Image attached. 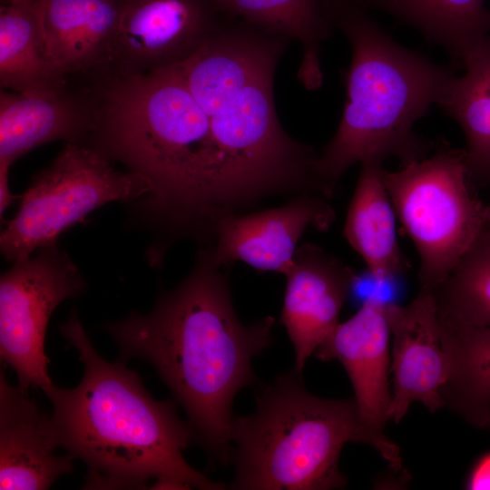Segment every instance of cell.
<instances>
[{"instance_id":"8fae6325","label":"cell","mask_w":490,"mask_h":490,"mask_svg":"<svg viewBox=\"0 0 490 490\" xmlns=\"http://www.w3.org/2000/svg\"><path fill=\"white\" fill-rule=\"evenodd\" d=\"M98 115L94 80L69 77L56 88L0 93V164L11 167L43 144L64 141L85 145Z\"/></svg>"},{"instance_id":"7a4b0ae2","label":"cell","mask_w":490,"mask_h":490,"mask_svg":"<svg viewBox=\"0 0 490 490\" xmlns=\"http://www.w3.org/2000/svg\"><path fill=\"white\" fill-rule=\"evenodd\" d=\"M227 266L213 245L200 246L188 276L162 290L148 314L105 325L120 360L149 362L184 409L193 438L222 464L230 462L232 402L256 377L252 358L273 341L271 316L243 325L230 295Z\"/></svg>"},{"instance_id":"5bb4252c","label":"cell","mask_w":490,"mask_h":490,"mask_svg":"<svg viewBox=\"0 0 490 490\" xmlns=\"http://www.w3.org/2000/svg\"><path fill=\"white\" fill-rule=\"evenodd\" d=\"M386 315L393 338L394 386L388 420L398 423L416 401L436 412L445 406L440 392L447 366L433 293L419 290L407 306L387 304Z\"/></svg>"},{"instance_id":"cb8c5ba5","label":"cell","mask_w":490,"mask_h":490,"mask_svg":"<svg viewBox=\"0 0 490 490\" xmlns=\"http://www.w3.org/2000/svg\"><path fill=\"white\" fill-rule=\"evenodd\" d=\"M469 489H490V454L475 467L468 481Z\"/></svg>"},{"instance_id":"603a6c76","label":"cell","mask_w":490,"mask_h":490,"mask_svg":"<svg viewBox=\"0 0 490 490\" xmlns=\"http://www.w3.org/2000/svg\"><path fill=\"white\" fill-rule=\"evenodd\" d=\"M432 293L440 318L470 326H490V225L484 226Z\"/></svg>"},{"instance_id":"ffe728a7","label":"cell","mask_w":490,"mask_h":490,"mask_svg":"<svg viewBox=\"0 0 490 490\" xmlns=\"http://www.w3.org/2000/svg\"><path fill=\"white\" fill-rule=\"evenodd\" d=\"M462 64L464 74L453 77L439 106L465 134L468 177L476 190L490 184V34Z\"/></svg>"},{"instance_id":"83f0119b","label":"cell","mask_w":490,"mask_h":490,"mask_svg":"<svg viewBox=\"0 0 490 490\" xmlns=\"http://www.w3.org/2000/svg\"><path fill=\"white\" fill-rule=\"evenodd\" d=\"M487 426L490 427V416H489V419H488V424H487Z\"/></svg>"},{"instance_id":"ba28073f","label":"cell","mask_w":490,"mask_h":490,"mask_svg":"<svg viewBox=\"0 0 490 490\" xmlns=\"http://www.w3.org/2000/svg\"><path fill=\"white\" fill-rule=\"evenodd\" d=\"M13 261L0 279V357L16 373L18 386L54 387L44 339L49 318L64 300L82 294L85 282L57 242Z\"/></svg>"},{"instance_id":"9c48e42d","label":"cell","mask_w":490,"mask_h":490,"mask_svg":"<svg viewBox=\"0 0 490 490\" xmlns=\"http://www.w3.org/2000/svg\"><path fill=\"white\" fill-rule=\"evenodd\" d=\"M220 15L217 0H122L110 72L142 74L181 64Z\"/></svg>"},{"instance_id":"7c38bea8","label":"cell","mask_w":490,"mask_h":490,"mask_svg":"<svg viewBox=\"0 0 490 490\" xmlns=\"http://www.w3.org/2000/svg\"><path fill=\"white\" fill-rule=\"evenodd\" d=\"M330 200L300 194L279 207L226 219L213 245L217 263L229 267L241 261L260 271L288 274L306 230L325 231L332 225L336 215Z\"/></svg>"},{"instance_id":"d4e9b609","label":"cell","mask_w":490,"mask_h":490,"mask_svg":"<svg viewBox=\"0 0 490 490\" xmlns=\"http://www.w3.org/2000/svg\"><path fill=\"white\" fill-rule=\"evenodd\" d=\"M10 166L0 164V215H3L7 207L12 204L15 199H20L21 195H15L11 192L8 182Z\"/></svg>"},{"instance_id":"6da1fadb","label":"cell","mask_w":490,"mask_h":490,"mask_svg":"<svg viewBox=\"0 0 490 490\" xmlns=\"http://www.w3.org/2000/svg\"><path fill=\"white\" fill-rule=\"evenodd\" d=\"M94 84L97 123L84 146L148 184L138 204L154 235L150 250L166 256L181 240L211 239L240 210L241 193L210 117L178 67L142 74L109 72Z\"/></svg>"},{"instance_id":"4316f807","label":"cell","mask_w":490,"mask_h":490,"mask_svg":"<svg viewBox=\"0 0 490 490\" xmlns=\"http://www.w3.org/2000/svg\"><path fill=\"white\" fill-rule=\"evenodd\" d=\"M31 0H1V5H11V4H17V3H24L28 2Z\"/></svg>"},{"instance_id":"d6986e66","label":"cell","mask_w":490,"mask_h":490,"mask_svg":"<svg viewBox=\"0 0 490 490\" xmlns=\"http://www.w3.org/2000/svg\"><path fill=\"white\" fill-rule=\"evenodd\" d=\"M438 322L447 366L440 392L444 405L472 425L485 427L490 416V326H470L439 316Z\"/></svg>"},{"instance_id":"ac0fdd59","label":"cell","mask_w":490,"mask_h":490,"mask_svg":"<svg viewBox=\"0 0 490 490\" xmlns=\"http://www.w3.org/2000/svg\"><path fill=\"white\" fill-rule=\"evenodd\" d=\"M221 14L290 40L302 48L298 79L309 91L323 83L320 50L334 26L328 0H217Z\"/></svg>"},{"instance_id":"30bf717a","label":"cell","mask_w":490,"mask_h":490,"mask_svg":"<svg viewBox=\"0 0 490 490\" xmlns=\"http://www.w3.org/2000/svg\"><path fill=\"white\" fill-rule=\"evenodd\" d=\"M386 305L374 299L365 300L354 316L337 325L315 356L322 361L337 359L343 365L365 426L380 444L383 458L399 471V448L384 433L392 397L387 382L390 329Z\"/></svg>"},{"instance_id":"4fadbf2b","label":"cell","mask_w":490,"mask_h":490,"mask_svg":"<svg viewBox=\"0 0 490 490\" xmlns=\"http://www.w3.org/2000/svg\"><path fill=\"white\" fill-rule=\"evenodd\" d=\"M286 277L280 323L292 343L294 369L301 374L308 358L335 329L357 273L323 248L303 243Z\"/></svg>"},{"instance_id":"2e32d148","label":"cell","mask_w":490,"mask_h":490,"mask_svg":"<svg viewBox=\"0 0 490 490\" xmlns=\"http://www.w3.org/2000/svg\"><path fill=\"white\" fill-rule=\"evenodd\" d=\"M48 58L64 77L110 72L122 0H33Z\"/></svg>"},{"instance_id":"484cf974","label":"cell","mask_w":490,"mask_h":490,"mask_svg":"<svg viewBox=\"0 0 490 490\" xmlns=\"http://www.w3.org/2000/svg\"><path fill=\"white\" fill-rule=\"evenodd\" d=\"M485 224L490 225V202L485 205Z\"/></svg>"},{"instance_id":"8992f818","label":"cell","mask_w":490,"mask_h":490,"mask_svg":"<svg viewBox=\"0 0 490 490\" xmlns=\"http://www.w3.org/2000/svg\"><path fill=\"white\" fill-rule=\"evenodd\" d=\"M382 178L419 258L420 290L433 291L484 226L485 205L469 181L465 150L440 146Z\"/></svg>"},{"instance_id":"52a82bcc","label":"cell","mask_w":490,"mask_h":490,"mask_svg":"<svg viewBox=\"0 0 490 490\" xmlns=\"http://www.w3.org/2000/svg\"><path fill=\"white\" fill-rule=\"evenodd\" d=\"M149 191L143 179L117 170L98 152L65 143L21 195L16 214L1 233V253L11 262L31 255L57 242L92 211L113 201H139Z\"/></svg>"},{"instance_id":"5b68a950","label":"cell","mask_w":490,"mask_h":490,"mask_svg":"<svg viewBox=\"0 0 490 490\" xmlns=\"http://www.w3.org/2000/svg\"><path fill=\"white\" fill-rule=\"evenodd\" d=\"M256 410L234 417L230 462L237 490H326L346 477L338 458L348 442L381 446L364 424L355 398L310 394L295 369L260 386Z\"/></svg>"},{"instance_id":"44dd1931","label":"cell","mask_w":490,"mask_h":490,"mask_svg":"<svg viewBox=\"0 0 490 490\" xmlns=\"http://www.w3.org/2000/svg\"><path fill=\"white\" fill-rule=\"evenodd\" d=\"M67 80L47 56L34 1L1 5V90L47 91Z\"/></svg>"},{"instance_id":"277c9868","label":"cell","mask_w":490,"mask_h":490,"mask_svg":"<svg viewBox=\"0 0 490 490\" xmlns=\"http://www.w3.org/2000/svg\"><path fill=\"white\" fill-rule=\"evenodd\" d=\"M334 28L349 42L347 102L338 129L318 153L316 172L334 193L354 164L390 157L401 165L430 154L434 144L416 122L441 103L452 72L393 40L358 0H328Z\"/></svg>"},{"instance_id":"e0dca14e","label":"cell","mask_w":490,"mask_h":490,"mask_svg":"<svg viewBox=\"0 0 490 490\" xmlns=\"http://www.w3.org/2000/svg\"><path fill=\"white\" fill-rule=\"evenodd\" d=\"M360 164L344 236L364 260L368 271L381 279H396L408 270L409 264L397 241V215L383 181L382 162Z\"/></svg>"},{"instance_id":"7402d4cb","label":"cell","mask_w":490,"mask_h":490,"mask_svg":"<svg viewBox=\"0 0 490 490\" xmlns=\"http://www.w3.org/2000/svg\"><path fill=\"white\" fill-rule=\"evenodd\" d=\"M362 1L411 25L460 62L490 34L485 0Z\"/></svg>"},{"instance_id":"9a60e30c","label":"cell","mask_w":490,"mask_h":490,"mask_svg":"<svg viewBox=\"0 0 490 490\" xmlns=\"http://www.w3.org/2000/svg\"><path fill=\"white\" fill-rule=\"evenodd\" d=\"M57 447L51 417L1 370L0 489H48L58 477L71 473L74 458L55 456Z\"/></svg>"},{"instance_id":"3957f363","label":"cell","mask_w":490,"mask_h":490,"mask_svg":"<svg viewBox=\"0 0 490 490\" xmlns=\"http://www.w3.org/2000/svg\"><path fill=\"white\" fill-rule=\"evenodd\" d=\"M83 366L73 388L46 394L54 413L52 429L59 447L88 467L84 488L221 490L183 456L193 438L177 415L174 400L154 399L126 362L111 363L93 348L75 309L59 327Z\"/></svg>"}]
</instances>
